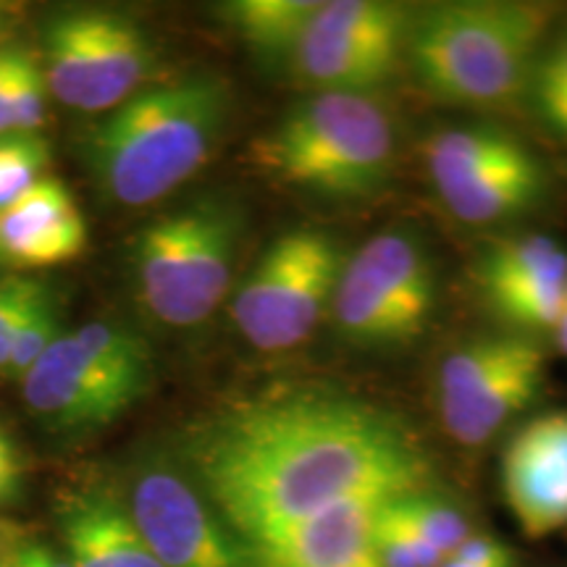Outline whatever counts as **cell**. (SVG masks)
<instances>
[{
	"instance_id": "15",
	"label": "cell",
	"mask_w": 567,
	"mask_h": 567,
	"mask_svg": "<svg viewBox=\"0 0 567 567\" xmlns=\"http://www.w3.org/2000/svg\"><path fill=\"white\" fill-rule=\"evenodd\" d=\"M87 247V224L69 187L53 176L0 213V250L21 268L61 266Z\"/></svg>"
},
{
	"instance_id": "33",
	"label": "cell",
	"mask_w": 567,
	"mask_h": 567,
	"mask_svg": "<svg viewBox=\"0 0 567 567\" xmlns=\"http://www.w3.org/2000/svg\"><path fill=\"white\" fill-rule=\"evenodd\" d=\"M19 549V530L11 523L0 520V559L11 557Z\"/></svg>"
},
{
	"instance_id": "29",
	"label": "cell",
	"mask_w": 567,
	"mask_h": 567,
	"mask_svg": "<svg viewBox=\"0 0 567 567\" xmlns=\"http://www.w3.org/2000/svg\"><path fill=\"white\" fill-rule=\"evenodd\" d=\"M446 559H457V563H465L471 567H515L513 551L505 544L481 534H473L455 555Z\"/></svg>"
},
{
	"instance_id": "9",
	"label": "cell",
	"mask_w": 567,
	"mask_h": 567,
	"mask_svg": "<svg viewBox=\"0 0 567 567\" xmlns=\"http://www.w3.org/2000/svg\"><path fill=\"white\" fill-rule=\"evenodd\" d=\"M423 161L446 210L467 226H492L542 203L547 172L534 151L499 126H450L429 137Z\"/></svg>"
},
{
	"instance_id": "38",
	"label": "cell",
	"mask_w": 567,
	"mask_h": 567,
	"mask_svg": "<svg viewBox=\"0 0 567 567\" xmlns=\"http://www.w3.org/2000/svg\"><path fill=\"white\" fill-rule=\"evenodd\" d=\"M6 264V255H3V250H0V266H3Z\"/></svg>"
},
{
	"instance_id": "1",
	"label": "cell",
	"mask_w": 567,
	"mask_h": 567,
	"mask_svg": "<svg viewBox=\"0 0 567 567\" xmlns=\"http://www.w3.org/2000/svg\"><path fill=\"white\" fill-rule=\"evenodd\" d=\"M189 460L250 549L352 499L425 488L421 442L400 417L342 394L260 396L205 423Z\"/></svg>"
},
{
	"instance_id": "4",
	"label": "cell",
	"mask_w": 567,
	"mask_h": 567,
	"mask_svg": "<svg viewBox=\"0 0 567 567\" xmlns=\"http://www.w3.org/2000/svg\"><path fill=\"white\" fill-rule=\"evenodd\" d=\"M247 158L284 187L358 200L392 174L394 130L371 95L316 92L260 134Z\"/></svg>"
},
{
	"instance_id": "12",
	"label": "cell",
	"mask_w": 567,
	"mask_h": 567,
	"mask_svg": "<svg viewBox=\"0 0 567 567\" xmlns=\"http://www.w3.org/2000/svg\"><path fill=\"white\" fill-rule=\"evenodd\" d=\"M130 515L161 567H252L243 538L172 465L140 467Z\"/></svg>"
},
{
	"instance_id": "39",
	"label": "cell",
	"mask_w": 567,
	"mask_h": 567,
	"mask_svg": "<svg viewBox=\"0 0 567 567\" xmlns=\"http://www.w3.org/2000/svg\"><path fill=\"white\" fill-rule=\"evenodd\" d=\"M565 310H567V300H565Z\"/></svg>"
},
{
	"instance_id": "7",
	"label": "cell",
	"mask_w": 567,
	"mask_h": 567,
	"mask_svg": "<svg viewBox=\"0 0 567 567\" xmlns=\"http://www.w3.org/2000/svg\"><path fill=\"white\" fill-rule=\"evenodd\" d=\"M436 297V268L425 245L405 229H389L347 255L331 313L350 344L400 350L429 331Z\"/></svg>"
},
{
	"instance_id": "5",
	"label": "cell",
	"mask_w": 567,
	"mask_h": 567,
	"mask_svg": "<svg viewBox=\"0 0 567 567\" xmlns=\"http://www.w3.org/2000/svg\"><path fill=\"white\" fill-rule=\"evenodd\" d=\"M243 213L203 197L163 213L134 237V284L147 313L174 329L203 323L229 295Z\"/></svg>"
},
{
	"instance_id": "14",
	"label": "cell",
	"mask_w": 567,
	"mask_h": 567,
	"mask_svg": "<svg viewBox=\"0 0 567 567\" xmlns=\"http://www.w3.org/2000/svg\"><path fill=\"white\" fill-rule=\"evenodd\" d=\"M352 499L287 534L250 547L252 567H384L373 544V513L379 502Z\"/></svg>"
},
{
	"instance_id": "2",
	"label": "cell",
	"mask_w": 567,
	"mask_h": 567,
	"mask_svg": "<svg viewBox=\"0 0 567 567\" xmlns=\"http://www.w3.org/2000/svg\"><path fill=\"white\" fill-rule=\"evenodd\" d=\"M229 90L216 76L140 90L84 132L82 155L113 203L142 208L193 179L216 151Z\"/></svg>"
},
{
	"instance_id": "36",
	"label": "cell",
	"mask_w": 567,
	"mask_h": 567,
	"mask_svg": "<svg viewBox=\"0 0 567 567\" xmlns=\"http://www.w3.org/2000/svg\"><path fill=\"white\" fill-rule=\"evenodd\" d=\"M0 567H17V565L11 563V557H3V559H0Z\"/></svg>"
},
{
	"instance_id": "13",
	"label": "cell",
	"mask_w": 567,
	"mask_h": 567,
	"mask_svg": "<svg viewBox=\"0 0 567 567\" xmlns=\"http://www.w3.org/2000/svg\"><path fill=\"white\" fill-rule=\"evenodd\" d=\"M502 488L528 538L551 536L567 526V410L538 415L509 439Z\"/></svg>"
},
{
	"instance_id": "10",
	"label": "cell",
	"mask_w": 567,
	"mask_h": 567,
	"mask_svg": "<svg viewBox=\"0 0 567 567\" xmlns=\"http://www.w3.org/2000/svg\"><path fill=\"white\" fill-rule=\"evenodd\" d=\"M153 48L130 17L103 9L61 13L45 32V82L55 101L103 113L137 95Z\"/></svg>"
},
{
	"instance_id": "28",
	"label": "cell",
	"mask_w": 567,
	"mask_h": 567,
	"mask_svg": "<svg viewBox=\"0 0 567 567\" xmlns=\"http://www.w3.org/2000/svg\"><path fill=\"white\" fill-rule=\"evenodd\" d=\"M45 295H51V289L42 281L24 279V276H6V279H0V326L13 321V318L24 313L27 308H32L34 302H40Z\"/></svg>"
},
{
	"instance_id": "3",
	"label": "cell",
	"mask_w": 567,
	"mask_h": 567,
	"mask_svg": "<svg viewBox=\"0 0 567 567\" xmlns=\"http://www.w3.org/2000/svg\"><path fill=\"white\" fill-rule=\"evenodd\" d=\"M549 11L513 0L436 3L410 21L408 61L444 103L494 109L530 84Z\"/></svg>"
},
{
	"instance_id": "23",
	"label": "cell",
	"mask_w": 567,
	"mask_h": 567,
	"mask_svg": "<svg viewBox=\"0 0 567 567\" xmlns=\"http://www.w3.org/2000/svg\"><path fill=\"white\" fill-rule=\"evenodd\" d=\"M51 147L40 134L0 137V213L19 203L34 184L45 179Z\"/></svg>"
},
{
	"instance_id": "30",
	"label": "cell",
	"mask_w": 567,
	"mask_h": 567,
	"mask_svg": "<svg viewBox=\"0 0 567 567\" xmlns=\"http://www.w3.org/2000/svg\"><path fill=\"white\" fill-rule=\"evenodd\" d=\"M21 484H24V463H21L19 446L13 444L9 431L0 425V505L17 499Z\"/></svg>"
},
{
	"instance_id": "18",
	"label": "cell",
	"mask_w": 567,
	"mask_h": 567,
	"mask_svg": "<svg viewBox=\"0 0 567 567\" xmlns=\"http://www.w3.org/2000/svg\"><path fill=\"white\" fill-rule=\"evenodd\" d=\"M321 0H237L226 6L234 32L268 63L295 61Z\"/></svg>"
},
{
	"instance_id": "11",
	"label": "cell",
	"mask_w": 567,
	"mask_h": 567,
	"mask_svg": "<svg viewBox=\"0 0 567 567\" xmlns=\"http://www.w3.org/2000/svg\"><path fill=\"white\" fill-rule=\"evenodd\" d=\"M410 11L386 0H329L295 53V71L316 92H368L381 87L408 59Z\"/></svg>"
},
{
	"instance_id": "17",
	"label": "cell",
	"mask_w": 567,
	"mask_h": 567,
	"mask_svg": "<svg viewBox=\"0 0 567 567\" xmlns=\"http://www.w3.org/2000/svg\"><path fill=\"white\" fill-rule=\"evenodd\" d=\"M544 371H547V354L534 339H528L513 363L465 396L460 405L439 413L446 434L463 446L486 444L536 400L544 384Z\"/></svg>"
},
{
	"instance_id": "35",
	"label": "cell",
	"mask_w": 567,
	"mask_h": 567,
	"mask_svg": "<svg viewBox=\"0 0 567 567\" xmlns=\"http://www.w3.org/2000/svg\"><path fill=\"white\" fill-rule=\"evenodd\" d=\"M439 567H471V565H465V563H457V559H444L442 565Z\"/></svg>"
},
{
	"instance_id": "37",
	"label": "cell",
	"mask_w": 567,
	"mask_h": 567,
	"mask_svg": "<svg viewBox=\"0 0 567 567\" xmlns=\"http://www.w3.org/2000/svg\"><path fill=\"white\" fill-rule=\"evenodd\" d=\"M6 32V19H3V11H0V38H3Z\"/></svg>"
},
{
	"instance_id": "6",
	"label": "cell",
	"mask_w": 567,
	"mask_h": 567,
	"mask_svg": "<svg viewBox=\"0 0 567 567\" xmlns=\"http://www.w3.org/2000/svg\"><path fill=\"white\" fill-rule=\"evenodd\" d=\"M21 379L27 405L42 421L95 429L124 415L151 389V347L122 323L90 321L55 339Z\"/></svg>"
},
{
	"instance_id": "32",
	"label": "cell",
	"mask_w": 567,
	"mask_h": 567,
	"mask_svg": "<svg viewBox=\"0 0 567 567\" xmlns=\"http://www.w3.org/2000/svg\"><path fill=\"white\" fill-rule=\"evenodd\" d=\"M11 563L17 567H71L66 559L55 555L53 549L40 547V544H30V547H19L11 555Z\"/></svg>"
},
{
	"instance_id": "8",
	"label": "cell",
	"mask_w": 567,
	"mask_h": 567,
	"mask_svg": "<svg viewBox=\"0 0 567 567\" xmlns=\"http://www.w3.org/2000/svg\"><path fill=\"white\" fill-rule=\"evenodd\" d=\"M347 264L342 245L318 229L281 234L234 295L239 334L260 352L300 347L334 302Z\"/></svg>"
},
{
	"instance_id": "31",
	"label": "cell",
	"mask_w": 567,
	"mask_h": 567,
	"mask_svg": "<svg viewBox=\"0 0 567 567\" xmlns=\"http://www.w3.org/2000/svg\"><path fill=\"white\" fill-rule=\"evenodd\" d=\"M13 66H17V45L0 48V137L11 134Z\"/></svg>"
},
{
	"instance_id": "24",
	"label": "cell",
	"mask_w": 567,
	"mask_h": 567,
	"mask_svg": "<svg viewBox=\"0 0 567 567\" xmlns=\"http://www.w3.org/2000/svg\"><path fill=\"white\" fill-rule=\"evenodd\" d=\"M392 499V496H389ZM389 499L379 502L373 513V544L384 567H439L444 557L423 542L415 530L389 509Z\"/></svg>"
},
{
	"instance_id": "19",
	"label": "cell",
	"mask_w": 567,
	"mask_h": 567,
	"mask_svg": "<svg viewBox=\"0 0 567 567\" xmlns=\"http://www.w3.org/2000/svg\"><path fill=\"white\" fill-rule=\"evenodd\" d=\"M484 300L502 321L523 334L555 331L565 313L567 264L484 289Z\"/></svg>"
},
{
	"instance_id": "22",
	"label": "cell",
	"mask_w": 567,
	"mask_h": 567,
	"mask_svg": "<svg viewBox=\"0 0 567 567\" xmlns=\"http://www.w3.org/2000/svg\"><path fill=\"white\" fill-rule=\"evenodd\" d=\"M567 264V250L549 234H523V237L505 239L486 250L478 264V287H499V284L534 276L549 268Z\"/></svg>"
},
{
	"instance_id": "27",
	"label": "cell",
	"mask_w": 567,
	"mask_h": 567,
	"mask_svg": "<svg viewBox=\"0 0 567 567\" xmlns=\"http://www.w3.org/2000/svg\"><path fill=\"white\" fill-rule=\"evenodd\" d=\"M59 337H61L59 305H55L53 295H48L45 300L34 305V308L30 310V316H27L19 326L17 342H13V358H11L9 373L24 375Z\"/></svg>"
},
{
	"instance_id": "20",
	"label": "cell",
	"mask_w": 567,
	"mask_h": 567,
	"mask_svg": "<svg viewBox=\"0 0 567 567\" xmlns=\"http://www.w3.org/2000/svg\"><path fill=\"white\" fill-rule=\"evenodd\" d=\"M528 339L526 334L478 337L455 347L436 371L439 413L460 405L465 396H471L507 363H513Z\"/></svg>"
},
{
	"instance_id": "21",
	"label": "cell",
	"mask_w": 567,
	"mask_h": 567,
	"mask_svg": "<svg viewBox=\"0 0 567 567\" xmlns=\"http://www.w3.org/2000/svg\"><path fill=\"white\" fill-rule=\"evenodd\" d=\"M389 509L444 559L455 555L467 538L473 536L465 515L457 507H452L450 502L425 494V488L392 496Z\"/></svg>"
},
{
	"instance_id": "34",
	"label": "cell",
	"mask_w": 567,
	"mask_h": 567,
	"mask_svg": "<svg viewBox=\"0 0 567 567\" xmlns=\"http://www.w3.org/2000/svg\"><path fill=\"white\" fill-rule=\"evenodd\" d=\"M551 334H555L559 350L567 354V310L563 313V318H559V323L555 326V331H551Z\"/></svg>"
},
{
	"instance_id": "25",
	"label": "cell",
	"mask_w": 567,
	"mask_h": 567,
	"mask_svg": "<svg viewBox=\"0 0 567 567\" xmlns=\"http://www.w3.org/2000/svg\"><path fill=\"white\" fill-rule=\"evenodd\" d=\"M48 95L51 90L40 61L27 48H17L11 82V134H38L45 124Z\"/></svg>"
},
{
	"instance_id": "16",
	"label": "cell",
	"mask_w": 567,
	"mask_h": 567,
	"mask_svg": "<svg viewBox=\"0 0 567 567\" xmlns=\"http://www.w3.org/2000/svg\"><path fill=\"white\" fill-rule=\"evenodd\" d=\"M59 526L71 567H161L134 526L130 507L103 488L69 494Z\"/></svg>"
},
{
	"instance_id": "26",
	"label": "cell",
	"mask_w": 567,
	"mask_h": 567,
	"mask_svg": "<svg viewBox=\"0 0 567 567\" xmlns=\"http://www.w3.org/2000/svg\"><path fill=\"white\" fill-rule=\"evenodd\" d=\"M530 92L544 122L567 140V40L557 42L549 55L536 63Z\"/></svg>"
}]
</instances>
